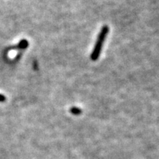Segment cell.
<instances>
[{
	"label": "cell",
	"mask_w": 159,
	"mask_h": 159,
	"mask_svg": "<svg viewBox=\"0 0 159 159\" xmlns=\"http://www.w3.org/2000/svg\"><path fill=\"white\" fill-rule=\"evenodd\" d=\"M109 32V27L108 25L103 26L101 29L100 32H99L98 37H97V42L95 43L94 49H93L92 52L91 54V60L92 61H96L97 59L99 58V55H100V52L102 51V48L103 43L105 39H106L107 35L108 34Z\"/></svg>",
	"instance_id": "obj_1"
},
{
	"label": "cell",
	"mask_w": 159,
	"mask_h": 159,
	"mask_svg": "<svg viewBox=\"0 0 159 159\" xmlns=\"http://www.w3.org/2000/svg\"><path fill=\"white\" fill-rule=\"evenodd\" d=\"M70 112L73 115H75V116H78V115H80L82 114V110H81L80 108H77V107H72V108H70Z\"/></svg>",
	"instance_id": "obj_2"
},
{
	"label": "cell",
	"mask_w": 159,
	"mask_h": 159,
	"mask_svg": "<svg viewBox=\"0 0 159 159\" xmlns=\"http://www.w3.org/2000/svg\"><path fill=\"white\" fill-rule=\"evenodd\" d=\"M28 45H29L28 41H27V40L25 39V40H21V42H20L19 44L17 45V47H18V48H19V49H23L27 48V47H28Z\"/></svg>",
	"instance_id": "obj_3"
},
{
	"label": "cell",
	"mask_w": 159,
	"mask_h": 159,
	"mask_svg": "<svg viewBox=\"0 0 159 159\" xmlns=\"http://www.w3.org/2000/svg\"><path fill=\"white\" fill-rule=\"evenodd\" d=\"M5 96H3L2 94H0V102H5Z\"/></svg>",
	"instance_id": "obj_4"
}]
</instances>
